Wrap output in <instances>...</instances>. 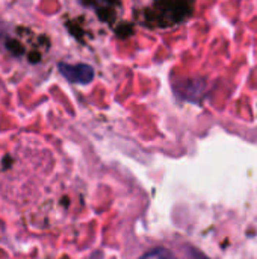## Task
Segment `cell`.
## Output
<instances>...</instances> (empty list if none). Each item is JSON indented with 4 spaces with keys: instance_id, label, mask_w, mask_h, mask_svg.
<instances>
[{
    "instance_id": "cell-1",
    "label": "cell",
    "mask_w": 257,
    "mask_h": 259,
    "mask_svg": "<svg viewBox=\"0 0 257 259\" xmlns=\"http://www.w3.org/2000/svg\"><path fill=\"white\" fill-rule=\"evenodd\" d=\"M59 71L62 73V76L73 82V83H82L86 85L89 82H92L94 79V68L88 64H67V62H61L58 65Z\"/></svg>"
},
{
    "instance_id": "cell-2",
    "label": "cell",
    "mask_w": 257,
    "mask_h": 259,
    "mask_svg": "<svg viewBox=\"0 0 257 259\" xmlns=\"http://www.w3.org/2000/svg\"><path fill=\"white\" fill-rule=\"evenodd\" d=\"M139 259H177L170 250L167 249H162V247H158V249H153L150 252H147L145 255H142Z\"/></svg>"
},
{
    "instance_id": "cell-3",
    "label": "cell",
    "mask_w": 257,
    "mask_h": 259,
    "mask_svg": "<svg viewBox=\"0 0 257 259\" xmlns=\"http://www.w3.org/2000/svg\"><path fill=\"white\" fill-rule=\"evenodd\" d=\"M188 256H189V259H209L206 258L203 253H200L198 250H195V249H188Z\"/></svg>"
}]
</instances>
